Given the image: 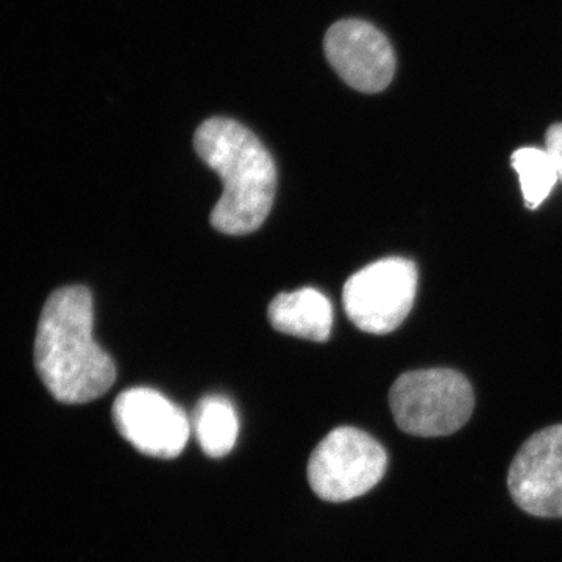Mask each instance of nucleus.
<instances>
[{"label":"nucleus","mask_w":562,"mask_h":562,"mask_svg":"<svg viewBox=\"0 0 562 562\" xmlns=\"http://www.w3.org/2000/svg\"><path fill=\"white\" fill-rule=\"evenodd\" d=\"M92 327L94 303L88 288H60L47 299L36 331L35 366L55 401L92 402L116 382L114 361L94 341Z\"/></svg>","instance_id":"f257e3e1"},{"label":"nucleus","mask_w":562,"mask_h":562,"mask_svg":"<svg viewBox=\"0 0 562 562\" xmlns=\"http://www.w3.org/2000/svg\"><path fill=\"white\" fill-rule=\"evenodd\" d=\"M199 157L221 177L224 194L211 225L225 235H249L268 220L277 190L272 155L249 128L228 117H211L194 135Z\"/></svg>","instance_id":"f03ea898"},{"label":"nucleus","mask_w":562,"mask_h":562,"mask_svg":"<svg viewBox=\"0 0 562 562\" xmlns=\"http://www.w3.org/2000/svg\"><path fill=\"white\" fill-rule=\"evenodd\" d=\"M390 405L402 431L439 438L461 430L473 413L471 383L452 369L403 373L392 384Z\"/></svg>","instance_id":"7ed1b4c3"},{"label":"nucleus","mask_w":562,"mask_h":562,"mask_svg":"<svg viewBox=\"0 0 562 562\" xmlns=\"http://www.w3.org/2000/svg\"><path fill=\"white\" fill-rule=\"evenodd\" d=\"M387 469L382 443L355 427L328 432L313 450L308 482L314 494L325 502H349L373 490Z\"/></svg>","instance_id":"20e7f679"},{"label":"nucleus","mask_w":562,"mask_h":562,"mask_svg":"<svg viewBox=\"0 0 562 562\" xmlns=\"http://www.w3.org/2000/svg\"><path fill=\"white\" fill-rule=\"evenodd\" d=\"M416 291V265L406 258H384L347 280L342 291L344 310L360 330L387 335L408 317Z\"/></svg>","instance_id":"39448f33"},{"label":"nucleus","mask_w":562,"mask_h":562,"mask_svg":"<svg viewBox=\"0 0 562 562\" xmlns=\"http://www.w3.org/2000/svg\"><path fill=\"white\" fill-rule=\"evenodd\" d=\"M111 413L122 438L147 457L173 460L190 441L188 414L151 387L121 392Z\"/></svg>","instance_id":"423d86ee"},{"label":"nucleus","mask_w":562,"mask_h":562,"mask_svg":"<svg viewBox=\"0 0 562 562\" xmlns=\"http://www.w3.org/2000/svg\"><path fill=\"white\" fill-rule=\"evenodd\" d=\"M324 47L333 69L353 90L375 94L394 79V49L384 33L369 22H336L325 35Z\"/></svg>","instance_id":"0eeeda50"},{"label":"nucleus","mask_w":562,"mask_h":562,"mask_svg":"<svg viewBox=\"0 0 562 562\" xmlns=\"http://www.w3.org/2000/svg\"><path fill=\"white\" fill-rule=\"evenodd\" d=\"M513 501L536 517H562V424L532 435L508 473Z\"/></svg>","instance_id":"6e6552de"},{"label":"nucleus","mask_w":562,"mask_h":562,"mask_svg":"<svg viewBox=\"0 0 562 562\" xmlns=\"http://www.w3.org/2000/svg\"><path fill=\"white\" fill-rule=\"evenodd\" d=\"M268 317L277 331L295 338L325 342L331 335V302L314 288L281 292L269 305Z\"/></svg>","instance_id":"1a4fd4ad"},{"label":"nucleus","mask_w":562,"mask_h":562,"mask_svg":"<svg viewBox=\"0 0 562 562\" xmlns=\"http://www.w3.org/2000/svg\"><path fill=\"white\" fill-rule=\"evenodd\" d=\"M191 427L203 453L210 458L227 457L238 441V413L231 398L224 395L203 397L192 414Z\"/></svg>","instance_id":"9d476101"},{"label":"nucleus","mask_w":562,"mask_h":562,"mask_svg":"<svg viewBox=\"0 0 562 562\" xmlns=\"http://www.w3.org/2000/svg\"><path fill=\"white\" fill-rule=\"evenodd\" d=\"M513 168L519 173L525 205L538 210L560 180L550 151L539 147H522L513 154Z\"/></svg>","instance_id":"9b49d317"},{"label":"nucleus","mask_w":562,"mask_h":562,"mask_svg":"<svg viewBox=\"0 0 562 562\" xmlns=\"http://www.w3.org/2000/svg\"><path fill=\"white\" fill-rule=\"evenodd\" d=\"M547 150L552 155L557 165L558 176L562 181V124H554L547 132Z\"/></svg>","instance_id":"f8f14e48"}]
</instances>
